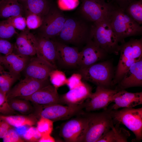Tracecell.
I'll return each instance as SVG.
<instances>
[{
	"mask_svg": "<svg viewBox=\"0 0 142 142\" xmlns=\"http://www.w3.org/2000/svg\"><path fill=\"white\" fill-rule=\"evenodd\" d=\"M80 15L66 18L63 27L53 40L66 44L79 46L92 39L93 24Z\"/></svg>",
	"mask_w": 142,
	"mask_h": 142,
	"instance_id": "6da1fadb",
	"label": "cell"
},
{
	"mask_svg": "<svg viewBox=\"0 0 142 142\" xmlns=\"http://www.w3.org/2000/svg\"><path fill=\"white\" fill-rule=\"evenodd\" d=\"M87 127L80 142H97L114 127L110 109L98 113L87 114Z\"/></svg>",
	"mask_w": 142,
	"mask_h": 142,
	"instance_id": "7a4b0ae2",
	"label": "cell"
},
{
	"mask_svg": "<svg viewBox=\"0 0 142 142\" xmlns=\"http://www.w3.org/2000/svg\"><path fill=\"white\" fill-rule=\"evenodd\" d=\"M108 19L121 44L125 42L126 38L142 34V27L140 25L117 6L112 11Z\"/></svg>",
	"mask_w": 142,
	"mask_h": 142,
	"instance_id": "3957f363",
	"label": "cell"
},
{
	"mask_svg": "<svg viewBox=\"0 0 142 142\" xmlns=\"http://www.w3.org/2000/svg\"><path fill=\"white\" fill-rule=\"evenodd\" d=\"M92 39L107 53H113L115 55L119 54L120 42L108 18L93 23Z\"/></svg>",
	"mask_w": 142,
	"mask_h": 142,
	"instance_id": "277c9868",
	"label": "cell"
},
{
	"mask_svg": "<svg viewBox=\"0 0 142 142\" xmlns=\"http://www.w3.org/2000/svg\"><path fill=\"white\" fill-rule=\"evenodd\" d=\"M114 68L109 61L97 62L79 70L82 79L99 86L109 88L113 84Z\"/></svg>",
	"mask_w": 142,
	"mask_h": 142,
	"instance_id": "5b68a950",
	"label": "cell"
},
{
	"mask_svg": "<svg viewBox=\"0 0 142 142\" xmlns=\"http://www.w3.org/2000/svg\"><path fill=\"white\" fill-rule=\"evenodd\" d=\"M85 102L76 105H63L60 104L42 105H34V115L37 117L50 119L54 122L68 120L83 112Z\"/></svg>",
	"mask_w": 142,
	"mask_h": 142,
	"instance_id": "8992f818",
	"label": "cell"
},
{
	"mask_svg": "<svg viewBox=\"0 0 142 142\" xmlns=\"http://www.w3.org/2000/svg\"><path fill=\"white\" fill-rule=\"evenodd\" d=\"M113 122L124 125L133 133L136 141L142 139V108H124L120 110L110 109Z\"/></svg>",
	"mask_w": 142,
	"mask_h": 142,
	"instance_id": "52a82bcc",
	"label": "cell"
},
{
	"mask_svg": "<svg viewBox=\"0 0 142 142\" xmlns=\"http://www.w3.org/2000/svg\"><path fill=\"white\" fill-rule=\"evenodd\" d=\"M115 6L105 0H81L79 15L89 22H99L108 18Z\"/></svg>",
	"mask_w": 142,
	"mask_h": 142,
	"instance_id": "ba28073f",
	"label": "cell"
},
{
	"mask_svg": "<svg viewBox=\"0 0 142 142\" xmlns=\"http://www.w3.org/2000/svg\"><path fill=\"white\" fill-rule=\"evenodd\" d=\"M66 18L62 10L52 4L48 13L42 17V22L38 28V35L53 39L62 30Z\"/></svg>",
	"mask_w": 142,
	"mask_h": 142,
	"instance_id": "9c48e42d",
	"label": "cell"
},
{
	"mask_svg": "<svg viewBox=\"0 0 142 142\" xmlns=\"http://www.w3.org/2000/svg\"><path fill=\"white\" fill-rule=\"evenodd\" d=\"M79 116L68 121L61 127L60 135L65 141L80 142L87 127V114L83 112Z\"/></svg>",
	"mask_w": 142,
	"mask_h": 142,
	"instance_id": "30bf717a",
	"label": "cell"
},
{
	"mask_svg": "<svg viewBox=\"0 0 142 142\" xmlns=\"http://www.w3.org/2000/svg\"><path fill=\"white\" fill-rule=\"evenodd\" d=\"M50 84L48 79L40 80L25 77L13 88L6 95L9 99L14 98L22 99L29 96L42 88Z\"/></svg>",
	"mask_w": 142,
	"mask_h": 142,
	"instance_id": "8fae6325",
	"label": "cell"
},
{
	"mask_svg": "<svg viewBox=\"0 0 142 142\" xmlns=\"http://www.w3.org/2000/svg\"><path fill=\"white\" fill-rule=\"evenodd\" d=\"M118 91L99 86H97L95 92L91 94L89 101L86 102L84 108L88 112L107 109L112 102L113 97Z\"/></svg>",
	"mask_w": 142,
	"mask_h": 142,
	"instance_id": "7c38bea8",
	"label": "cell"
},
{
	"mask_svg": "<svg viewBox=\"0 0 142 142\" xmlns=\"http://www.w3.org/2000/svg\"><path fill=\"white\" fill-rule=\"evenodd\" d=\"M107 54L92 39L79 52L78 66L80 69L86 68L103 59Z\"/></svg>",
	"mask_w": 142,
	"mask_h": 142,
	"instance_id": "4fadbf2b",
	"label": "cell"
},
{
	"mask_svg": "<svg viewBox=\"0 0 142 142\" xmlns=\"http://www.w3.org/2000/svg\"><path fill=\"white\" fill-rule=\"evenodd\" d=\"M37 42L36 35L28 29L18 34L14 45V53L31 57L36 55Z\"/></svg>",
	"mask_w": 142,
	"mask_h": 142,
	"instance_id": "5bb4252c",
	"label": "cell"
},
{
	"mask_svg": "<svg viewBox=\"0 0 142 142\" xmlns=\"http://www.w3.org/2000/svg\"><path fill=\"white\" fill-rule=\"evenodd\" d=\"M132 44L131 39L120 45V57L113 79V84L118 83L130 66L139 60L135 59L133 57Z\"/></svg>",
	"mask_w": 142,
	"mask_h": 142,
	"instance_id": "9a60e30c",
	"label": "cell"
},
{
	"mask_svg": "<svg viewBox=\"0 0 142 142\" xmlns=\"http://www.w3.org/2000/svg\"><path fill=\"white\" fill-rule=\"evenodd\" d=\"M53 40L57 52V63L66 68H73L78 66L79 52L78 48Z\"/></svg>",
	"mask_w": 142,
	"mask_h": 142,
	"instance_id": "2e32d148",
	"label": "cell"
},
{
	"mask_svg": "<svg viewBox=\"0 0 142 142\" xmlns=\"http://www.w3.org/2000/svg\"><path fill=\"white\" fill-rule=\"evenodd\" d=\"M36 36L37 42V56L53 69H56L57 52L54 41L38 35Z\"/></svg>",
	"mask_w": 142,
	"mask_h": 142,
	"instance_id": "e0dca14e",
	"label": "cell"
},
{
	"mask_svg": "<svg viewBox=\"0 0 142 142\" xmlns=\"http://www.w3.org/2000/svg\"><path fill=\"white\" fill-rule=\"evenodd\" d=\"M53 69L36 56L31 58L23 72L25 77L44 80L48 79L50 73Z\"/></svg>",
	"mask_w": 142,
	"mask_h": 142,
	"instance_id": "ac0fdd59",
	"label": "cell"
},
{
	"mask_svg": "<svg viewBox=\"0 0 142 142\" xmlns=\"http://www.w3.org/2000/svg\"><path fill=\"white\" fill-rule=\"evenodd\" d=\"M57 89L49 84L39 89L31 95L22 99L29 101L34 105H45L60 104V96Z\"/></svg>",
	"mask_w": 142,
	"mask_h": 142,
	"instance_id": "d6986e66",
	"label": "cell"
},
{
	"mask_svg": "<svg viewBox=\"0 0 142 142\" xmlns=\"http://www.w3.org/2000/svg\"><path fill=\"white\" fill-rule=\"evenodd\" d=\"M91 87L83 81L79 85L60 96V104L69 105L81 104L88 99L92 93Z\"/></svg>",
	"mask_w": 142,
	"mask_h": 142,
	"instance_id": "ffe728a7",
	"label": "cell"
},
{
	"mask_svg": "<svg viewBox=\"0 0 142 142\" xmlns=\"http://www.w3.org/2000/svg\"><path fill=\"white\" fill-rule=\"evenodd\" d=\"M112 102L114 104L110 109L118 110L121 108H133L142 104V92L131 93L122 89L114 95Z\"/></svg>",
	"mask_w": 142,
	"mask_h": 142,
	"instance_id": "44dd1931",
	"label": "cell"
},
{
	"mask_svg": "<svg viewBox=\"0 0 142 142\" xmlns=\"http://www.w3.org/2000/svg\"><path fill=\"white\" fill-rule=\"evenodd\" d=\"M122 89L142 85V58L133 63L118 83Z\"/></svg>",
	"mask_w": 142,
	"mask_h": 142,
	"instance_id": "7402d4cb",
	"label": "cell"
},
{
	"mask_svg": "<svg viewBox=\"0 0 142 142\" xmlns=\"http://www.w3.org/2000/svg\"><path fill=\"white\" fill-rule=\"evenodd\" d=\"M31 57L15 53L13 52L6 55H2V63L8 72L19 76L30 59Z\"/></svg>",
	"mask_w": 142,
	"mask_h": 142,
	"instance_id": "603a6c76",
	"label": "cell"
},
{
	"mask_svg": "<svg viewBox=\"0 0 142 142\" xmlns=\"http://www.w3.org/2000/svg\"><path fill=\"white\" fill-rule=\"evenodd\" d=\"M21 2L26 17L35 14L43 17L48 13L52 4L49 0H26Z\"/></svg>",
	"mask_w": 142,
	"mask_h": 142,
	"instance_id": "cb8c5ba5",
	"label": "cell"
},
{
	"mask_svg": "<svg viewBox=\"0 0 142 142\" xmlns=\"http://www.w3.org/2000/svg\"><path fill=\"white\" fill-rule=\"evenodd\" d=\"M19 0H2L0 2V17L8 18L12 16L22 15L23 6Z\"/></svg>",
	"mask_w": 142,
	"mask_h": 142,
	"instance_id": "d4e9b609",
	"label": "cell"
},
{
	"mask_svg": "<svg viewBox=\"0 0 142 142\" xmlns=\"http://www.w3.org/2000/svg\"><path fill=\"white\" fill-rule=\"evenodd\" d=\"M116 125L108 131L97 142H127L130 134L129 131L124 128Z\"/></svg>",
	"mask_w": 142,
	"mask_h": 142,
	"instance_id": "484cf974",
	"label": "cell"
},
{
	"mask_svg": "<svg viewBox=\"0 0 142 142\" xmlns=\"http://www.w3.org/2000/svg\"><path fill=\"white\" fill-rule=\"evenodd\" d=\"M0 118L12 126L19 127L25 125L33 126L37 123V117L34 114L27 115H3L0 114Z\"/></svg>",
	"mask_w": 142,
	"mask_h": 142,
	"instance_id": "4316f807",
	"label": "cell"
},
{
	"mask_svg": "<svg viewBox=\"0 0 142 142\" xmlns=\"http://www.w3.org/2000/svg\"><path fill=\"white\" fill-rule=\"evenodd\" d=\"M11 108L14 111L18 112L22 115H27L34 111V108L27 100L17 98L7 99Z\"/></svg>",
	"mask_w": 142,
	"mask_h": 142,
	"instance_id": "83f0119b",
	"label": "cell"
},
{
	"mask_svg": "<svg viewBox=\"0 0 142 142\" xmlns=\"http://www.w3.org/2000/svg\"><path fill=\"white\" fill-rule=\"evenodd\" d=\"M126 13L140 25L142 24V0L131 3L124 10Z\"/></svg>",
	"mask_w": 142,
	"mask_h": 142,
	"instance_id": "f1b7e54d",
	"label": "cell"
},
{
	"mask_svg": "<svg viewBox=\"0 0 142 142\" xmlns=\"http://www.w3.org/2000/svg\"><path fill=\"white\" fill-rule=\"evenodd\" d=\"M19 76L5 70L0 73V90L6 96L11 86Z\"/></svg>",
	"mask_w": 142,
	"mask_h": 142,
	"instance_id": "f546056e",
	"label": "cell"
},
{
	"mask_svg": "<svg viewBox=\"0 0 142 142\" xmlns=\"http://www.w3.org/2000/svg\"><path fill=\"white\" fill-rule=\"evenodd\" d=\"M49 77L52 85L57 89L66 84L67 78L65 74L56 69L51 71Z\"/></svg>",
	"mask_w": 142,
	"mask_h": 142,
	"instance_id": "4dcf8cb0",
	"label": "cell"
},
{
	"mask_svg": "<svg viewBox=\"0 0 142 142\" xmlns=\"http://www.w3.org/2000/svg\"><path fill=\"white\" fill-rule=\"evenodd\" d=\"M17 34L15 28L7 19L0 22V38L8 40Z\"/></svg>",
	"mask_w": 142,
	"mask_h": 142,
	"instance_id": "1f68e13d",
	"label": "cell"
},
{
	"mask_svg": "<svg viewBox=\"0 0 142 142\" xmlns=\"http://www.w3.org/2000/svg\"><path fill=\"white\" fill-rule=\"evenodd\" d=\"M53 122L49 119L43 117L39 118L37 122L36 128L41 136L45 134H51L53 130Z\"/></svg>",
	"mask_w": 142,
	"mask_h": 142,
	"instance_id": "d6a6232c",
	"label": "cell"
},
{
	"mask_svg": "<svg viewBox=\"0 0 142 142\" xmlns=\"http://www.w3.org/2000/svg\"><path fill=\"white\" fill-rule=\"evenodd\" d=\"M27 26L29 29L39 28L41 25L42 17L35 14H30L26 17Z\"/></svg>",
	"mask_w": 142,
	"mask_h": 142,
	"instance_id": "836d02e7",
	"label": "cell"
},
{
	"mask_svg": "<svg viewBox=\"0 0 142 142\" xmlns=\"http://www.w3.org/2000/svg\"><path fill=\"white\" fill-rule=\"evenodd\" d=\"M16 113L9 106L6 96L0 90V114L8 115Z\"/></svg>",
	"mask_w": 142,
	"mask_h": 142,
	"instance_id": "e575fe53",
	"label": "cell"
},
{
	"mask_svg": "<svg viewBox=\"0 0 142 142\" xmlns=\"http://www.w3.org/2000/svg\"><path fill=\"white\" fill-rule=\"evenodd\" d=\"M41 135L36 127L31 126L24 133L23 138L28 142H38Z\"/></svg>",
	"mask_w": 142,
	"mask_h": 142,
	"instance_id": "d590c367",
	"label": "cell"
},
{
	"mask_svg": "<svg viewBox=\"0 0 142 142\" xmlns=\"http://www.w3.org/2000/svg\"><path fill=\"white\" fill-rule=\"evenodd\" d=\"M7 19L15 28L21 31L26 29V19L22 15L12 16Z\"/></svg>",
	"mask_w": 142,
	"mask_h": 142,
	"instance_id": "8d00e7d4",
	"label": "cell"
},
{
	"mask_svg": "<svg viewBox=\"0 0 142 142\" xmlns=\"http://www.w3.org/2000/svg\"><path fill=\"white\" fill-rule=\"evenodd\" d=\"M79 3V0H58L57 7L62 11H69L76 8Z\"/></svg>",
	"mask_w": 142,
	"mask_h": 142,
	"instance_id": "74e56055",
	"label": "cell"
},
{
	"mask_svg": "<svg viewBox=\"0 0 142 142\" xmlns=\"http://www.w3.org/2000/svg\"><path fill=\"white\" fill-rule=\"evenodd\" d=\"M3 139L4 142H25V140L19 136L17 131L12 128L7 130Z\"/></svg>",
	"mask_w": 142,
	"mask_h": 142,
	"instance_id": "f35d334b",
	"label": "cell"
},
{
	"mask_svg": "<svg viewBox=\"0 0 142 142\" xmlns=\"http://www.w3.org/2000/svg\"><path fill=\"white\" fill-rule=\"evenodd\" d=\"M82 77L80 73H74L67 78L66 85L69 90L74 89L83 82Z\"/></svg>",
	"mask_w": 142,
	"mask_h": 142,
	"instance_id": "ab89813d",
	"label": "cell"
},
{
	"mask_svg": "<svg viewBox=\"0 0 142 142\" xmlns=\"http://www.w3.org/2000/svg\"><path fill=\"white\" fill-rule=\"evenodd\" d=\"M14 50V45L7 40L0 38V54L4 55L12 53Z\"/></svg>",
	"mask_w": 142,
	"mask_h": 142,
	"instance_id": "60d3db41",
	"label": "cell"
},
{
	"mask_svg": "<svg viewBox=\"0 0 142 142\" xmlns=\"http://www.w3.org/2000/svg\"><path fill=\"white\" fill-rule=\"evenodd\" d=\"M117 4V6L124 10L132 2L136 0H113Z\"/></svg>",
	"mask_w": 142,
	"mask_h": 142,
	"instance_id": "b9f144b4",
	"label": "cell"
},
{
	"mask_svg": "<svg viewBox=\"0 0 142 142\" xmlns=\"http://www.w3.org/2000/svg\"><path fill=\"white\" fill-rule=\"evenodd\" d=\"M55 139L50 134H47L42 135L38 141L39 142H54Z\"/></svg>",
	"mask_w": 142,
	"mask_h": 142,
	"instance_id": "7bdbcfd3",
	"label": "cell"
},
{
	"mask_svg": "<svg viewBox=\"0 0 142 142\" xmlns=\"http://www.w3.org/2000/svg\"><path fill=\"white\" fill-rule=\"evenodd\" d=\"M0 127L7 130L12 128V126L6 121L0 118Z\"/></svg>",
	"mask_w": 142,
	"mask_h": 142,
	"instance_id": "ee69618b",
	"label": "cell"
},
{
	"mask_svg": "<svg viewBox=\"0 0 142 142\" xmlns=\"http://www.w3.org/2000/svg\"><path fill=\"white\" fill-rule=\"evenodd\" d=\"M7 130L0 127V139L3 138L6 134Z\"/></svg>",
	"mask_w": 142,
	"mask_h": 142,
	"instance_id": "f6af8a7d",
	"label": "cell"
},
{
	"mask_svg": "<svg viewBox=\"0 0 142 142\" xmlns=\"http://www.w3.org/2000/svg\"><path fill=\"white\" fill-rule=\"evenodd\" d=\"M2 55L0 54V73L5 70L4 67L3 66L2 63Z\"/></svg>",
	"mask_w": 142,
	"mask_h": 142,
	"instance_id": "bcb514c9",
	"label": "cell"
},
{
	"mask_svg": "<svg viewBox=\"0 0 142 142\" xmlns=\"http://www.w3.org/2000/svg\"><path fill=\"white\" fill-rule=\"evenodd\" d=\"M26 0H19V1H20L21 2L25 1Z\"/></svg>",
	"mask_w": 142,
	"mask_h": 142,
	"instance_id": "7dc6e473",
	"label": "cell"
},
{
	"mask_svg": "<svg viewBox=\"0 0 142 142\" xmlns=\"http://www.w3.org/2000/svg\"><path fill=\"white\" fill-rule=\"evenodd\" d=\"M2 0H0V2Z\"/></svg>",
	"mask_w": 142,
	"mask_h": 142,
	"instance_id": "c3c4849f",
	"label": "cell"
},
{
	"mask_svg": "<svg viewBox=\"0 0 142 142\" xmlns=\"http://www.w3.org/2000/svg\"></svg>",
	"mask_w": 142,
	"mask_h": 142,
	"instance_id": "681fc988",
	"label": "cell"
}]
</instances>
